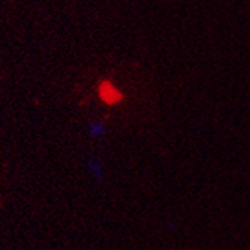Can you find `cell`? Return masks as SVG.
<instances>
[{"label": "cell", "instance_id": "6da1fadb", "mask_svg": "<svg viewBox=\"0 0 250 250\" xmlns=\"http://www.w3.org/2000/svg\"><path fill=\"white\" fill-rule=\"evenodd\" d=\"M101 98H102L106 104L112 105V104H117L119 101H122L123 96H122V93H120V90L116 88L111 83H104V84L101 85Z\"/></svg>", "mask_w": 250, "mask_h": 250}]
</instances>
